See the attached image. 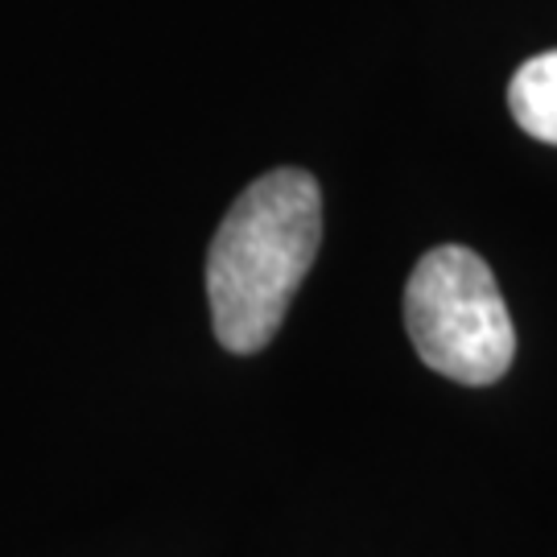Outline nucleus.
Listing matches in <instances>:
<instances>
[{"label":"nucleus","instance_id":"1","mask_svg":"<svg viewBox=\"0 0 557 557\" xmlns=\"http://www.w3.org/2000/svg\"><path fill=\"white\" fill-rule=\"evenodd\" d=\"M319 244L322 190L298 165L264 174L232 202L207 252L211 326L232 356L273 343Z\"/></svg>","mask_w":557,"mask_h":557},{"label":"nucleus","instance_id":"3","mask_svg":"<svg viewBox=\"0 0 557 557\" xmlns=\"http://www.w3.org/2000/svg\"><path fill=\"white\" fill-rule=\"evenodd\" d=\"M512 120L533 140L557 145V50H545L520 66L508 83Z\"/></svg>","mask_w":557,"mask_h":557},{"label":"nucleus","instance_id":"2","mask_svg":"<svg viewBox=\"0 0 557 557\" xmlns=\"http://www.w3.org/2000/svg\"><path fill=\"white\" fill-rule=\"evenodd\" d=\"M405 331L425 368L471 388L496 384L517 356V331L496 277L462 244L430 248L409 273Z\"/></svg>","mask_w":557,"mask_h":557}]
</instances>
